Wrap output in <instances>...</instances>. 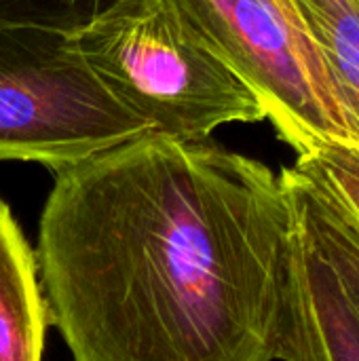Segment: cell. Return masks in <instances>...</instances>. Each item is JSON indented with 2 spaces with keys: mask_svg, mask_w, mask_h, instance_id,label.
I'll list each match as a JSON object with an SVG mask.
<instances>
[{
  "mask_svg": "<svg viewBox=\"0 0 359 361\" xmlns=\"http://www.w3.org/2000/svg\"><path fill=\"white\" fill-rule=\"evenodd\" d=\"M34 256L72 361L281 357L290 201L212 137L148 131L57 171Z\"/></svg>",
  "mask_w": 359,
  "mask_h": 361,
  "instance_id": "cell-1",
  "label": "cell"
},
{
  "mask_svg": "<svg viewBox=\"0 0 359 361\" xmlns=\"http://www.w3.org/2000/svg\"><path fill=\"white\" fill-rule=\"evenodd\" d=\"M74 40L104 87L154 133L207 140L222 125L267 121L174 0H123Z\"/></svg>",
  "mask_w": 359,
  "mask_h": 361,
  "instance_id": "cell-2",
  "label": "cell"
},
{
  "mask_svg": "<svg viewBox=\"0 0 359 361\" xmlns=\"http://www.w3.org/2000/svg\"><path fill=\"white\" fill-rule=\"evenodd\" d=\"M148 131L95 76L74 34L0 27V161L57 173Z\"/></svg>",
  "mask_w": 359,
  "mask_h": 361,
  "instance_id": "cell-3",
  "label": "cell"
},
{
  "mask_svg": "<svg viewBox=\"0 0 359 361\" xmlns=\"http://www.w3.org/2000/svg\"><path fill=\"white\" fill-rule=\"evenodd\" d=\"M190 27L252 89L296 157L317 144L359 146V131L292 0H174Z\"/></svg>",
  "mask_w": 359,
  "mask_h": 361,
  "instance_id": "cell-4",
  "label": "cell"
},
{
  "mask_svg": "<svg viewBox=\"0 0 359 361\" xmlns=\"http://www.w3.org/2000/svg\"><path fill=\"white\" fill-rule=\"evenodd\" d=\"M290 209V294L279 360L359 361V311L309 220L292 201Z\"/></svg>",
  "mask_w": 359,
  "mask_h": 361,
  "instance_id": "cell-5",
  "label": "cell"
},
{
  "mask_svg": "<svg viewBox=\"0 0 359 361\" xmlns=\"http://www.w3.org/2000/svg\"><path fill=\"white\" fill-rule=\"evenodd\" d=\"M47 328L34 250L0 197V361H42Z\"/></svg>",
  "mask_w": 359,
  "mask_h": 361,
  "instance_id": "cell-6",
  "label": "cell"
},
{
  "mask_svg": "<svg viewBox=\"0 0 359 361\" xmlns=\"http://www.w3.org/2000/svg\"><path fill=\"white\" fill-rule=\"evenodd\" d=\"M317 42L341 102L359 131V2L292 0Z\"/></svg>",
  "mask_w": 359,
  "mask_h": 361,
  "instance_id": "cell-7",
  "label": "cell"
},
{
  "mask_svg": "<svg viewBox=\"0 0 359 361\" xmlns=\"http://www.w3.org/2000/svg\"><path fill=\"white\" fill-rule=\"evenodd\" d=\"M279 180L290 201L309 220L332 267L343 279L347 296L359 311V235L324 186L309 173L292 165L279 171Z\"/></svg>",
  "mask_w": 359,
  "mask_h": 361,
  "instance_id": "cell-8",
  "label": "cell"
},
{
  "mask_svg": "<svg viewBox=\"0 0 359 361\" xmlns=\"http://www.w3.org/2000/svg\"><path fill=\"white\" fill-rule=\"evenodd\" d=\"M298 169L317 180L359 235V146L326 142L296 157Z\"/></svg>",
  "mask_w": 359,
  "mask_h": 361,
  "instance_id": "cell-9",
  "label": "cell"
},
{
  "mask_svg": "<svg viewBox=\"0 0 359 361\" xmlns=\"http://www.w3.org/2000/svg\"><path fill=\"white\" fill-rule=\"evenodd\" d=\"M123 0H0V27L38 25L78 34Z\"/></svg>",
  "mask_w": 359,
  "mask_h": 361,
  "instance_id": "cell-10",
  "label": "cell"
},
{
  "mask_svg": "<svg viewBox=\"0 0 359 361\" xmlns=\"http://www.w3.org/2000/svg\"><path fill=\"white\" fill-rule=\"evenodd\" d=\"M358 2H359V0H358Z\"/></svg>",
  "mask_w": 359,
  "mask_h": 361,
  "instance_id": "cell-11",
  "label": "cell"
}]
</instances>
